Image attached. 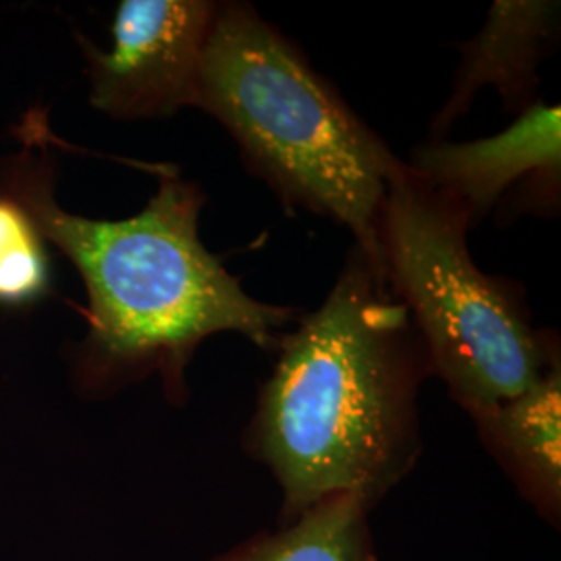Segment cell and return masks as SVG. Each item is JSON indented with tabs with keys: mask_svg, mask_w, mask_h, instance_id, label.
<instances>
[{
	"mask_svg": "<svg viewBox=\"0 0 561 561\" xmlns=\"http://www.w3.org/2000/svg\"><path fill=\"white\" fill-rule=\"evenodd\" d=\"M18 134L25 148L0 162V194L20 202L85 283L90 329L76 360L83 393L161 375L169 400L181 403L187 364L217 333H240L275 354L298 312L252 298L206 250L198 233L206 196L196 183L159 167V190L136 217L71 215L55 201L46 113L30 111Z\"/></svg>",
	"mask_w": 561,
	"mask_h": 561,
	"instance_id": "1",
	"label": "cell"
},
{
	"mask_svg": "<svg viewBox=\"0 0 561 561\" xmlns=\"http://www.w3.org/2000/svg\"><path fill=\"white\" fill-rule=\"evenodd\" d=\"M275 356L245 443L279 482L283 518L343 493L377 502L421 454L419 391L433 373L410 312L356 243Z\"/></svg>",
	"mask_w": 561,
	"mask_h": 561,
	"instance_id": "2",
	"label": "cell"
},
{
	"mask_svg": "<svg viewBox=\"0 0 561 561\" xmlns=\"http://www.w3.org/2000/svg\"><path fill=\"white\" fill-rule=\"evenodd\" d=\"M196 108L229 131L241 161L285 210L347 227L382 271L379 217L403 161L252 4L219 2Z\"/></svg>",
	"mask_w": 561,
	"mask_h": 561,
	"instance_id": "3",
	"label": "cell"
},
{
	"mask_svg": "<svg viewBox=\"0 0 561 561\" xmlns=\"http://www.w3.org/2000/svg\"><path fill=\"white\" fill-rule=\"evenodd\" d=\"M470 229L460 204L405 162L391 175L379 217L382 273L431 373L468 414L518 398L560 362L556 333L535 329L520 287L472 261Z\"/></svg>",
	"mask_w": 561,
	"mask_h": 561,
	"instance_id": "4",
	"label": "cell"
},
{
	"mask_svg": "<svg viewBox=\"0 0 561 561\" xmlns=\"http://www.w3.org/2000/svg\"><path fill=\"white\" fill-rule=\"evenodd\" d=\"M219 13L210 0H123L113 48L81 41L90 102L115 119H161L196 106L202 59Z\"/></svg>",
	"mask_w": 561,
	"mask_h": 561,
	"instance_id": "5",
	"label": "cell"
},
{
	"mask_svg": "<svg viewBox=\"0 0 561 561\" xmlns=\"http://www.w3.org/2000/svg\"><path fill=\"white\" fill-rule=\"evenodd\" d=\"M561 111L539 101L505 131L472 141L431 140L405 162L422 181L458 202L470 225L518 196L530 208L560 201Z\"/></svg>",
	"mask_w": 561,
	"mask_h": 561,
	"instance_id": "6",
	"label": "cell"
},
{
	"mask_svg": "<svg viewBox=\"0 0 561 561\" xmlns=\"http://www.w3.org/2000/svg\"><path fill=\"white\" fill-rule=\"evenodd\" d=\"M560 38V2L495 0L481 32L460 42L461 62L454 90L431 123L442 140L466 115L484 85L497 88L510 113L522 115L539 99V67Z\"/></svg>",
	"mask_w": 561,
	"mask_h": 561,
	"instance_id": "7",
	"label": "cell"
},
{
	"mask_svg": "<svg viewBox=\"0 0 561 561\" xmlns=\"http://www.w3.org/2000/svg\"><path fill=\"white\" fill-rule=\"evenodd\" d=\"M484 447L542 514H560L561 366L514 400L470 414Z\"/></svg>",
	"mask_w": 561,
	"mask_h": 561,
	"instance_id": "8",
	"label": "cell"
},
{
	"mask_svg": "<svg viewBox=\"0 0 561 561\" xmlns=\"http://www.w3.org/2000/svg\"><path fill=\"white\" fill-rule=\"evenodd\" d=\"M373 503L343 493L322 500L275 533H262L210 561H375Z\"/></svg>",
	"mask_w": 561,
	"mask_h": 561,
	"instance_id": "9",
	"label": "cell"
},
{
	"mask_svg": "<svg viewBox=\"0 0 561 561\" xmlns=\"http://www.w3.org/2000/svg\"><path fill=\"white\" fill-rule=\"evenodd\" d=\"M46 238L20 202L0 194V308L32 310L55 294Z\"/></svg>",
	"mask_w": 561,
	"mask_h": 561,
	"instance_id": "10",
	"label": "cell"
}]
</instances>
